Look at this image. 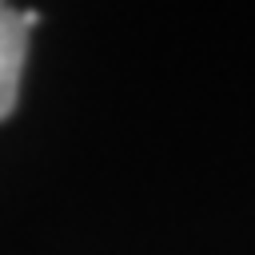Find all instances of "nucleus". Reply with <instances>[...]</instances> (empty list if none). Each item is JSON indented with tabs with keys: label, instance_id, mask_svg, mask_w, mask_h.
<instances>
[{
	"label": "nucleus",
	"instance_id": "1",
	"mask_svg": "<svg viewBox=\"0 0 255 255\" xmlns=\"http://www.w3.org/2000/svg\"><path fill=\"white\" fill-rule=\"evenodd\" d=\"M32 8H12L0 0V120L12 116L16 96H20V72L28 56V32L36 28Z\"/></svg>",
	"mask_w": 255,
	"mask_h": 255
}]
</instances>
